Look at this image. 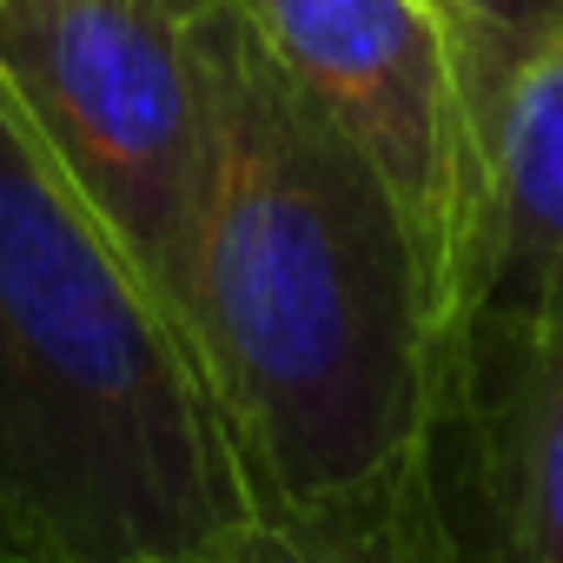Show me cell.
I'll return each mask as SVG.
<instances>
[{"label":"cell","instance_id":"4","mask_svg":"<svg viewBox=\"0 0 563 563\" xmlns=\"http://www.w3.org/2000/svg\"><path fill=\"white\" fill-rule=\"evenodd\" d=\"M286 80L398 199L444 325L471 312L484 126L471 0H232Z\"/></svg>","mask_w":563,"mask_h":563},{"label":"cell","instance_id":"1","mask_svg":"<svg viewBox=\"0 0 563 563\" xmlns=\"http://www.w3.org/2000/svg\"><path fill=\"white\" fill-rule=\"evenodd\" d=\"M186 332L258 517L411 523L451 325L385 179L286 80L232 0L212 21V159Z\"/></svg>","mask_w":563,"mask_h":563},{"label":"cell","instance_id":"3","mask_svg":"<svg viewBox=\"0 0 563 563\" xmlns=\"http://www.w3.org/2000/svg\"><path fill=\"white\" fill-rule=\"evenodd\" d=\"M225 0H0V80L186 319Z\"/></svg>","mask_w":563,"mask_h":563},{"label":"cell","instance_id":"7","mask_svg":"<svg viewBox=\"0 0 563 563\" xmlns=\"http://www.w3.org/2000/svg\"><path fill=\"white\" fill-rule=\"evenodd\" d=\"M206 563H424L411 530H365V523H245L219 556Z\"/></svg>","mask_w":563,"mask_h":563},{"label":"cell","instance_id":"6","mask_svg":"<svg viewBox=\"0 0 563 563\" xmlns=\"http://www.w3.org/2000/svg\"><path fill=\"white\" fill-rule=\"evenodd\" d=\"M484 206L471 312L563 319V0H471Z\"/></svg>","mask_w":563,"mask_h":563},{"label":"cell","instance_id":"2","mask_svg":"<svg viewBox=\"0 0 563 563\" xmlns=\"http://www.w3.org/2000/svg\"><path fill=\"white\" fill-rule=\"evenodd\" d=\"M258 497L212 372L0 80V537L60 563H206Z\"/></svg>","mask_w":563,"mask_h":563},{"label":"cell","instance_id":"5","mask_svg":"<svg viewBox=\"0 0 563 563\" xmlns=\"http://www.w3.org/2000/svg\"><path fill=\"white\" fill-rule=\"evenodd\" d=\"M405 530L424 563H563V319H457Z\"/></svg>","mask_w":563,"mask_h":563},{"label":"cell","instance_id":"8","mask_svg":"<svg viewBox=\"0 0 563 563\" xmlns=\"http://www.w3.org/2000/svg\"><path fill=\"white\" fill-rule=\"evenodd\" d=\"M0 563H60V556H41V550H27L14 537H0Z\"/></svg>","mask_w":563,"mask_h":563}]
</instances>
